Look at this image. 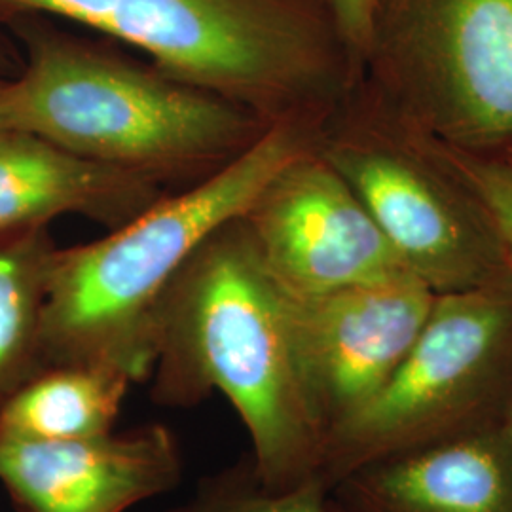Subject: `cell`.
Instances as JSON below:
<instances>
[{
    "label": "cell",
    "mask_w": 512,
    "mask_h": 512,
    "mask_svg": "<svg viewBox=\"0 0 512 512\" xmlns=\"http://www.w3.org/2000/svg\"><path fill=\"white\" fill-rule=\"evenodd\" d=\"M512 395V274L437 294L389 382L330 429L317 476L330 490L366 465L503 423Z\"/></svg>",
    "instance_id": "5b68a950"
},
{
    "label": "cell",
    "mask_w": 512,
    "mask_h": 512,
    "mask_svg": "<svg viewBox=\"0 0 512 512\" xmlns=\"http://www.w3.org/2000/svg\"><path fill=\"white\" fill-rule=\"evenodd\" d=\"M330 2L336 14L340 33L346 40L349 54L361 73L374 0H330Z\"/></svg>",
    "instance_id": "e0dca14e"
},
{
    "label": "cell",
    "mask_w": 512,
    "mask_h": 512,
    "mask_svg": "<svg viewBox=\"0 0 512 512\" xmlns=\"http://www.w3.org/2000/svg\"><path fill=\"white\" fill-rule=\"evenodd\" d=\"M164 196V183L154 177L0 128V234L48 228L63 215H82L112 230Z\"/></svg>",
    "instance_id": "8fae6325"
},
{
    "label": "cell",
    "mask_w": 512,
    "mask_h": 512,
    "mask_svg": "<svg viewBox=\"0 0 512 512\" xmlns=\"http://www.w3.org/2000/svg\"><path fill=\"white\" fill-rule=\"evenodd\" d=\"M346 512H512V444L501 425L384 459L332 490Z\"/></svg>",
    "instance_id": "7c38bea8"
},
{
    "label": "cell",
    "mask_w": 512,
    "mask_h": 512,
    "mask_svg": "<svg viewBox=\"0 0 512 512\" xmlns=\"http://www.w3.org/2000/svg\"><path fill=\"white\" fill-rule=\"evenodd\" d=\"M27 61L0 78V128L160 183L200 181L270 128L215 93L97 46L25 33Z\"/></svg>",
    "instance_id": "277c9868"
},
{
    "label": "cell",
    "mask_w": 512,
    "mask_h": 512,
    "mask_svg": "<svg viewBox=\"0 0 512 512\" xmlns=\"http://www.w3.org/2000/svg\"><path fill=\"white\" fill-rule=\"evenodd\" d=\"M181 476L179 440L160 423L90 439L0 440V484L19 512H126Z\"/></svg>",
    "instance_id": "30bf717a"
},
{
    "label": "cell",
    "mask_w": 512,
    "mask_h": 512,
    "mask_svg": "<svg viewBox=\"0 0 512 512\" xmlns=\"http://www.w3.org/2000/svg\"><path fill=\"white\" fill-rule=\"evenodd\" d=\"M319 152L380 226L404 270L435 294L512 274L494 219L437 141L408 128L357 82Z\"/></svg>",
    "instance_id": "8992f818"
},
{
    "label": "cell",
    "mask_w": 512,
    "mask_h": 512,
    "mask_svg": "<svg viewBox=\"0 0 512 512\" xmlns=\"http://www.w3.org/2000/svg\"><path fill=\"white\" fill-rule=\"evenodd\" d=\"M330 511L332 512H346L342 507H338L334 501H332V495H330Z\"/></svg>",
    "instance_id": "d6986e66"
},
{
    "label": "cell",
    "mask_w": 512,
    "mask_h": 512,
    "mask_svg": "<svg viewBox=\"0 0 512 512\" xmlns=\"http://www.w3.org/2000/svg\"><path fill=\"white\" fill-rule=\"evenodd\" d=\"M116 38L266 126L325 129L361 80L330 0H0Z\"/></svg>",
    "instance_id": "3957f363"
},
{
    "label": "cell",
    "mask_w": 512,
    "mask_h": 512,
    "mask_svg": "<svg viewBox=\"0 0 512 512\" xmlns=\"http://www.w3.org/2000/svg\"><path fill=\"white\" fill-rule=\"evenodd\" d=\"M133 384L126 372L109 366H48L0 408V440L54 442L110 433Z\"/></svg>",
    "instance_id": "4fadbf2b"
},
{
    "label": "cell",
    "mask_w": 512,
    "mask_h": 512,
    "mask_svg": "<svg viewBox=\"0 0 512 512\" xmlns=\"http://www.w3.org/2000/svg\"><path fill=\"white\" fill-rule=\"evenodd\" d=\"M239 222L264 272L289 296L406 272L355 190L317 147L285 165Z\"/></svg>",
    "instance_id": "ba28073f"
},
{
    "label": "cell",
    "mask_w": 512,
    "mask_h": 512,
    "mask_svg": "<svg viewBox=\"0 0 512 512\" xmlns=\"http://www.w3.org/2000/svg\"><path fill=\"white\" fill-rule=\"evenodd\" d=\"M57 249L48 228L0 234V408L42 365V311Z\"/></svg>",
    "instance_id": "5bb4252c"
},
{
    "label": "cell",
    "mask_w": 512,
    "mask_h": 512,
    "mask_svg": "<svg viewBox=\"0 0 512 512\" xmlns=\"http://www.w3.org/2000/svg\"><path fill=\"white\" fill-rule=\"evenodd\" d=\"M439 147L490 211L512 268V158L480 156L442 143Z\"/></svg>",
    "instance_id": "2e32d148"
},
{
    "label": "cell",
    "mask_w": 512,
    "mask_h": 512,
    "mask_svg": "<svg viewBox=\"0 0 512 512\" xmlns=\"http://www.w3.org/2000/svg\"><path fill=\"white\" fill-rule=\"evenodd\" d=\"M323 129L277 124L238 158L160 198L90 243L55 249L42 311V365L109 366L150 376L156 315L186 260L239 219L264 186L317 147Z\"/></svg>",
    "instance_id": "7a4b0ae2"
},
{
    "label": "cell",
    "mask_w": 512,
    "mask_h": 512,
    "mask_svg": "<svg viewBox=\"0 0 512 512\" xmlns=\"http://www.w3.org/2000/svg\"><path fill=\"white\" fill-rule=\"evenodd\" d=\"M507 158H512V156H507Z\"/></svg>",
    "instance_id": "ffe728a7"
},
{
    "label": "cell",
    "mask_w": 512,
    "mask_h": 512,
    "mask_svg": "<svg viewBox=\"0 0 512 512\" xmlns=\"http://www.w3.org/2000/svg\"><path fill=\"white\" fill-rule=\"evenodd\" d=\"M283 296L298 376L327 437L397 372L437 294L403 272L330 293Z\"/></svg>",
    "instance_id": "9c48e42d"
},
{
    "label": "cell",
    "mask_w": 512,
    "mask_h": 512,
    "mask_svg": "<svg viewBox=\"0 0 512 512\" xmlns=\"http://www.w3.org/2000/svg\"><path fill=\"white\" fill-rule=\"evenodd\" d=\"M503 427H505V431H507V435H509V440H511L512 444V395L511 399H509L507 412H505V418H503Z\"/></svg>",
    "instance_id": "ac0fdd59"
},
{
    "label": "cell",
    "mask_w": 512,
    "mask_h": 512,
    "mask_svg": "<svg viewBox=\"0 0 512 512\" xmlns=\"http://www.w3.org/2000/svg\"><path fill=\"white\" fill-rule=\"evenodd\" d=\"M167 512H332L330 488L311 476L306 482L272 490L256 475L251 458L205 476L194 495Z\"/></svg>",
    "instance_id": "9a60e30c"
},
{
    "label": "cell",
    "mask_w": 512,
    "mask_h": 512,
    "mask_svg": "<svg viewBox=\"0 0 512 512\" xmlns=\"http://www.w3.org/2000/svg\"><path fill=\"white\" fill-rule=\"evenodd\" d=\"M148 378L165 408H194L220 391L247 429L268 488L287 490L319 473L325 435L294 363L285 296L239 219L203 241L165 291Z\"/></svg>",
    "instance_id": "6da1fadb"
},
{
    "label": "cell",
    "mask_w": 512,
    "mask_h": 512,
    "mask_svg": "<svg viewBox=\"0 0 512 512\" xmlns=\"http://www.w3.org/2000/svg\"><path fill=\"white\" fill-rule=\"evenodd\" d=\"M359 82L437 143L512 156V0H374Z\"/></svg>",
    "instance_id": "52a82bcc"
}]
</instances>
